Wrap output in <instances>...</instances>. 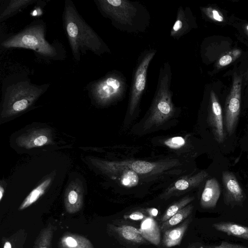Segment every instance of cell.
I'll return each instance as SVG.
<instances>
[{
  "instance_id": "603a6c76",
  "label": "cell",
  "mask_w": 248,
  "mask_h": 248,
  "mask_svg": "<svg viewBox=\"0 0 248 248\" xmlns=\"http://www.w3.org/2000/svg\"><path fill=\"white\" fill-rule=\"evenodd\" d=\"M193 208V205L189 204L167 221L160 224L159 227L161 232H164L167 230L170 229L185 220L191 214Z\"/></svg>"
},
{
  "instance_id": "d6a6232c",
  "label": "cell",
  "mask_w": 248,
  "mask_h": 248,
  "mask_svg": "<svg viewBox=\"0 0 248 248\" xmlns=\"http://www.w3.org/2000/svg\"><path fill=\"white\" fill-rule=\"evenodd\" d=\"M147 212L149 215V216L153 217H156L158 214L157 210L154 208H149L147 209Z\"/></svg>"
},
{
  "instance_id": "1f68e13d",
  "label": "cell",
  "mask_w": 248,
  "mask_h": 248,
  "mask_svg": "<svg viewBox=\"0 0 248 248\" xmlns=\"http://www.w3.org/2000/svg\"><path fill=\"white\" fill-rule=\"evenodd\" d=\"M64 242L65 245L69 248H75L78 246V243L76 239L72 236L66 237Z\"/></svg>"
},
{
  "instance_id": "8fae6325",
  "label": "cell",
  "mask_w": 248,
  "mask_h": 248,
  "mask_svg": "<svg viewBox=\"0 0 248 248\" xmlns=\"http://www.w3.org/2000/svg\"><path fill=\"white\" fill-rule=\"evenodd\" d=\"M207 122L211 128L215 140L219 143L225 139L222 112L214 91L211 90L208 107Z\"/></svg>"
},
{
  "instance_id": "7c38bea8",
  "label": "cell",
  "mask_w": 248,
  "mask_h": 248,
  "mask_svg": "<svg viewBox=\"0 0 248 248\" xmlns=\"http://www.w3.org/2000/svg\"><path fill=\"white\" fill-rule=\"evenodd\" d=\"M52 142L51 130L47 128L30 130L16 140L18 146L27 149L50 144Z\"/></svg>"
},
{
  "instance_id": "ba28073f",
  "label": "cell",
  "mask_w": 248,
  "mask_h": 248,
  "mask_svg": "<svg viewBox=\"0 0 248 248\" xmlns=\"http://www.w3.org/2000/svg\"><path fill=\"white\" fill-rule=\"evenodd\" d=\"M242 82V75L234 73L225 106L224 125L229 136L234 133L240 115Z\"/></svg>"
},
{
  "instance_id": "e0dca14e",
  "label": "cell",
  "mask_w": 248,
  "mask_h": 248,
  "mask_svg": "<svg viewBox=\"0 0 248 248\" xmlns=\"http://www.w3.org/2000/svg\"><path fill=\"white\" fill-rule=\"evenodd\" d=\"M138 229L140 234L147 241L155 246L160 244L161 231L158 223L154 217H147L141 221Z\"/></svg>"
},
{
  "instance_id": "2e32d148",
  "label": "cell",
  "mask_w": 248,
  "mask_h": 248,
  "mask_svg": "<svg viewBox=\"0 0 248 248\" xmlns=\"http://www.w3.org/2000/svg\"><path fill=\"white\" fill-rule=\"evenodd\" d=\"M221 193L219 184L215 178L208 180L202 194L200 204L204 209L213 208L217 202Z\"/></svg>"
},
{
  "instance_id": "ffe728a7",
  "label": "cell",
  "mask_w": 248,
  "mask_h": 248,
  "mask_svg": "<svg viewBox=\"0 0 248 248\" xmlns=\"http://www.w3.org/2000/svg\"><path fill=\"white\" fill-rule=\"evenodd\" d=\"M38 0H4L1 4L0 22H2L22 11L29 6L36 3Z\"/></svg>"
},
{
  "instance_id": "9c48e42d",
  "label": "cell",
  "mask_w": 248,
  "mask_h": 248,
  "mask_svg": "<svg viewBox=\"0 0 248 248\" xmlns=\"http://www.w3.org/2000/svg\"><path fill=\"white\" fill-rule=\"evenodd\" d=\"M91 162L99 169L124 187H134L139 183L138 174L127 168L118 166L113 161L93 158L91 159Z\"/></svg>"
},
{
  "instance_id": "7402d4cb",
  "label": "cell",
  "mask_w": 248,
  "mask_h": 248,
  "mask_svg": "<svg viewBox=\"0 0 248 248\" xmlns=\"http://www.w3.org/2000/svg\"><path fill=\"white\" fill-rule=\"evenodd\" d=\"M115 232L123 240L133 244H145L147 241L142 237L139 229L130 225L115 227Z\"/></svg>"
},
{
  "instance_id": "f1b7e54d",
  "label": "cell",
  "mask_w": 248,
  "mask_h": 248,
  "mask_svg": "<svg viewBox=\"0 0 248 248\" xmlns=\"http://www.w3.org/2000/svg\"><path fill=\"white\" fill-rule=\"evenodd\" d=\"M164 143L166 146L170 149H177L185 145L186 140L182 137H173L165 140Z\"/></svg>"
},
{
  "instance_id": "836d02e7",
  "label": "cell",
  "mask_w": 248,
  "mask_h": 248,
  "mask_svg": "<svg viewBox=\"0 0 248 248\" xmlns=\"http://www.w3.org/2000/svg\"><path fill=\"white\" fill-rule=\"evenodd\" d=\"M4 190L3 187L1 186H0V201H1L2 198V197H3V195L4 194Z\"/></svg>"
},
{
  "instance_id": "4316f807",
  "label": "cell",
  "mask_w": 248,
  "mask_h": 248,
  "mask_svg": "<svg viewBox=\"0 0 248 248\" xmlns=\"http://www.w3.org/2000/svg\"><path fill=\"white\" fill-rule=\"evenodd\" d=\"M202 12L209 18L217 22H223L224 17L223 15L217 10L212 7H201Z\"/></svg>"
},
{
  "instance_id": "cb8c5ba5",
  "label": "cell",
  "mask_w": 248,
  "mask_h": 248,
  "mask_svg": "<svg viewBox=\"0 0 248 248\" xmlns=\"http://www.w3.org/2000/svg\"><path fill=\"white\" fill-rule=\"evenodd\" d=\"M51 182L52 177H48L34 188L23 201L19 210H23L37 201L45 193Z\"/></svg>"
},
{
  "instance_id": "30bf717a",
  "label": "cell",
  "mask_w": 248,
  "mask_h": 248,
  "mask_svg": "<svg viewBox=\"0 0 248 248\" xmlns=\"http://www.w3.org/2000/svg\"><path fill=\"white\" fill-rule=\"evenodd\" d=\"M113 162L118 166L127 168L138 174H156L179 164L178 161L175 159L161 162H149L138 160Z\"/></svg>"
},
{
  "instance_id": "52a82bcc",
  "label": "cell",
  "mask_w": 248,
  "mask_h": 248,
  "mask_svg": "<svg viewBox=\"0 0 248 248\" xmlns=\"http://www.w3.org/2000/svg\"><path fill=\"white\" fill-rule=\"evenodd\" d=\"M156 53V50L155 49H146L138 58L133 71L129 92L128 112L130 115H132L139 108L145 90L148 69Z\"/></svg>"
},
{
  "instance_id": "9a60e30c",
  "label": "cell",
  "mask_w": 248,
  "mask_h": 248,
  "mask_svg": "<svg viewBox=\"0 0 248 248\" xmlns=\"http://www.w3.org/2000/svg\"><path fill=\"white\" fill-rule=\"evenodd\" d=\"M208 173L206 171L202 170L191 176L182 178L170 186L160 198H169L176 192L194 188L200 185L208 177Z\"/></svg>"
},
{
  "instance_id": "277c9868",
  "label": "cell",
  "mask_w": 248,
  "mask_h": 248,
  "mask_svg": "<svg viewBox=\"0 0 248 248\" xmlns=\"http://www.w3.org/2000/svg\"><path fill=\"white\" fill-rule=\"evenodd\" d=\"M102 16L111 21L112 25L123 31H145L150 16L146 7L138 1L127 0H94Z\"/></svg>"
},
{
  "instance_id": "5b68a950",
  "label": "cell",
  "mask_w": 248,
  "mask_h": 248,
  "mask_svg": "<svg viewBox=\"0 0 248 248\" xmlns=\"http://www.w3.org/2000/svg\"><path fill=\"white\" fill-rule=\"evenodd\" d=\"M172 75L170 63L164 62L159 70L157 86L149 115L143 125L144 131L162 124L171 118L175 112L176 108L172 102L173 93L170 90Z\"/></svg>"
},
{
  "instance_id": "3957f363",
  "label": "cell",
  "mask_w": 248,
  "mask_h": 248,
  "mask_svg": "<svg viewBox=\"0 0 248 248\" xmlns=\"http://www.w3.org/2000/svg\"><path fill=\"white\" fill-rule=\"evenodd\" d=\"M49 86L48 83H33L24 73L5 78L1 86V118L16 115L31 108Z\"/></svg>"
},
{
  "instance_id": "ac0fdd59",
  "label": "cell",
  "mask_w": 248,
  "mask_h": 248,
  "mask_svg": "<svg viewBox=\"0 0 248 248\" xmlns=\"http://www.w3.org/2000/svg\"><path fill=\"white\" fill-rule=\"evenodd\" d=\"M83 187L80 181L75 180L69 185L65 192V206L69 211L78 209L82 204Z\"/></svg>"
},
{
  "instance_id": "4dcf8cb0",
  "label": "cell",
  "mask_w": 248,
  "mask_h": 248,
  "mask_svg": "<svg viewBox=\"0 0 248 248\" xmlns=\"http://www.w3.org/2000/svg\"><path fill=\"white\" fill-rule=\"evenodd\" d=\"M46 4V1L38 0L34 9L31 13V15L34 16H40L43 14L42 7Z\"/></svg>"
},
{
  "instance_id": "8992f818",
  "label": "cell",
  "mask_w": 248,
  "mask_h": 248,
  "mask_svg": "<svg viewBox=\"0 0 248 248\" xmlns=\"http://www.w3.org/2000/svg\"><path fill=\"white\" fill-rule=\"evenodd\" d=\"M127 88L124 75L120 71L112 70L88 83L85 89L92 102L100 107H106L122 99Z\"/></svg>"
},
{
  "instance_id": "8d00e7d4",
  "label": "cell",
  "mask_w": 248,
  "mask_h": 248,
  "mask_svg": "<svg viewBox=\"0 0 248 248\" xmlns=\"http://www.w3.org/2000/svg\"><path fill=\"white\" fill-rule=\"evenodd\" d=\"M40 248H47L46 247H41Z\"/></svg>"
},
{
  "instance_id": "e575fe53",
  "label": "cell",
  "mask_w": 248,
  "mask_h": 248,
  "mask_svg": "<svg viewBox=\"0 0 248 248\" xmlns=\"http://www.w3.org/2000/svg\"><path fill=\"white\" fill-rule=\"evenodd\" d=\"M3 248H12L11 243L8 241L5 242Z\"/></svg>"
},
{
  "instance_id": "d4e9b609",
  "label": "cell",
  "mask_w": 248,
  "mask_h": 248,
  "mask_svg": "<svg viewBox=\"0 0 248 248\" xmlns=\"http://www.w3.org/2000/svg\"><path fill=\"white\" fill-rule=\"evenodd\" d=\"M194 200V197L186 196L170 205L164 212L159 219L162 224L184 208Z\"/></svg>"
},
{
  "instance_id": "d590c367",
  "label": "cell",
  "mask_w": 248,
  "mask_h": 248,
  "mask_svg": "<svg viewBox=\"0 0 248 248\" xmlns=\"http://www.w3.org/2000/svg\"><path fill=\"white\" fill-rule=\"evenodd\" d=\"M246 31L248 33V24L246 26Z\"/></svg>"
},
{
  "instance_id": "83f0119b",
  "label": "cell",
  "mask_w": 248,
  "mask_h": 248,
  "mask_svg": "<svg viewBox=\"0 0 248 248\" xmlns=\"http://www.w3.org/2000/svg\"><path fill=\"white\" fill-rule=\"evenodd\" d=\"M240 55L239 50H235L229 54L222 56L218 60L217 66L220 68L230 64Z\"/></svg>"
},
{
  "instance_id": "44dd1931",
  "label": "cell",
  "mask_w": 248,
  "mask_h": 248,
  "mask_svg": "<svg viewBox=\"0 0 248 248\" xmlns=\"http://www.w3.org/2000/svg\"><path fill=\"white\" fill-rule=\"evenodd\" d=\"M217 231L228 235L248 240V227L230 222H221L213 224Z\"/></svg>"
},
{
  "instance_id": "484cf974",
  "label": "cell",
  "mask_w": 248,
  "mask_h": 248,
  "mask_svg": "<svg viewBox=\"0 0 248 248\" xmlns=\"http://www.w3.org/2000/svg\"><path fill=\"white\" fill-rule=\"evenodd\" d=\"M187 248H248L247 247L239 244H232L223 241L220 245L216 246L204 245L199 243H194L190 244Z\"/></svg>"
},
{
  "instance_id": "7a4b0ae2",
  "label": "cell",
  "mask_w": 248,
  "mask_h": 248,
  "mask_svg": "<svg viewBox=\"0 0 248 248\" xmlns=\"http://www.w3.org/2000/svg\"><path fill=\"white\" fill-rule=\"evenodd\" d=\"M46 26L42 19L35 20L20 31L1 39L0 46L4 49L23 48L33 50L35 57L43 62L62 61L66 52L58 40L49 43L46 38Z\"/></svg>"
},
{
  "instance_id": "6da1fadb",
  "label": "cell",
  "mask_w": 248,
  "mask_h": 248,
  "mask_svg": "<svg viewBox=\"0 0 248 248\" xmlns=\"http://www.w3.org/2000/svg\"><path fill=\"white\" fill-rule=\"evenodd\" d=\"M62 23L73 59L80 62L81 57L91 51L101 56L110 53L108 45L79 14L71 0H65Z\"/></svg>"
},
{
  "instance_id": "5bb4252c",
  "label": "cell",
  "mask_w": 248,
  "mask_h": 248,
  "mask_svg": "<svg viewBox=\"0 0 248 248\" xmlns=\"http://www.w3.org/2000/svg\"><path fill=\"white\" fill-rule=\"evenodd\" d=\"M195 27V19L189 8L181 6L178 9L176 19L170 30V36L179 40Z\"/></svg>"
},
{
  "instance_id": "f546056e",
  "label": "cell",
  "mask_w": 248,
  "mask_h": 248,
  "mask_svg": "<svg viewBox=\"0 0 248 248\" xmlns=\"http://www.w3.org/2000/svg\"><path fill=\"white\" fill-rule=\"evenodd\" d=\"M147 216L143 212L140 210L134 211L131 213L124 216L125 219L134 221H142Z\"/></svg>"
},
{
  "instance_id": "4fadbf2b",
  "label": "cell",
  "mask_w": 248,
  "mask_h": 248,
  "mask_svg": "<svg viewBox=\"0 0 248 248\" xmlns=\"http://www.w3.org/2000/svg\"><path fill=\"white\" fill-rule=\"evenodd\" d=\"M222 179L225 203L232 205L242 203L245 199V194L233 173L229 171H224Z\"/></svg>"
},
{
  "instance_id": "d6986e66",
  "label": "cell",
  "mask_w": 248,
  "mask_h": 248,
  "mask_svg": "<svg viewBox=\"0 0 248 248\" xmlns=\"http://www.w3.org/2000/svg\"><path fill=\"white\" fill-rule=\"evenodd\" d=\"M191 221L192 217L189 216L179 226L165 231L162 239L163 246L171 248L179 245Z\"/></svg>"
}]
</instances>
